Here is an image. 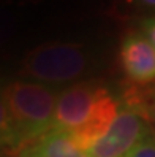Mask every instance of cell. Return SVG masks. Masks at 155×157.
Segmentation results:
<instances>
[{"label": "cell", "mask_w": 155, "mask_h": 157, "mask_svg": "<svg viewBox=\"0 0 155 157\" xmlns=\"http://www.w3.org/2000/svg\"><path fill=\"white\" fill-rule=\"evenodd\" d=\"M131 157H155V136L149 138L146 143H142L131 154Z\"/></svg>", "instance_id": "cell-11"}, {"label": "cell", "mask_w": 155, "mask_h": 157, "mask_svg": "<svg viewBox=\"0 0 155 157\" xmlns=\"http://www.w3.org/2000/svg\"><path fill=\"white\" fill-rule=\"evenodd\" d=\"M0 157H6V155H5V152H0Z\"/></svg>", "instance_id": "cell-13"}, {"label": "cell", "mask_w": 155, "mask_h": 157, "mask_svg": "<svg viewBox=\"0 0 155 157\" xmlns=\"http://www.w3.org/2000/svg\"><path fill=\"white\" fill-rule=\"evenodd\" d=\"M119 59L125 76L133 84L149 86L155 82V48L138 29L122 36Z\"/></svg>", "instance_id": "cell-5"}, {"label": "cell", "mask_w": 155, "mask_h": 157, "mask_svg": "<svg viewBox=\"0 0 155 157\" xmlns=\"http://www.w3.org/2000/svg\"><path fill=\"white\" fill-rule=\"evenodd\" d=\"M155 136L150 124L128 105L114 121L113 127L100 140L87 147L90 157H131L138 147Z\"/></svg>", "instance_id": "cell-3"}, {"label": "cell", "mask_w": 155, "mask_h": 157, "mask_svg": "<svg viewBox=\"0 0 155 157\" xmlns=\"http://www.w3.org/2000/svg\"><path fill=\"white\" fill-rule=\"evenodd\" d=\"M138 30L146 35L152 46L155 48V16H146L138 21Z\"/></svg>", "instance_id": "cell-10"}, {"label": "cell", "mask_w": 155, "mask_h": 157, "mask_svg": "<svg viewBox=\"0 0 155 157\" xmlns=\"http://www.w3.org/2000/svg\"><path fill=\"white\" fill-rule=\"evenodd\" d=\"M124 105L125 100L122 90H117L111 86L106 90V94L100 98L94 111L87 117V121L70 135L81 147L87 149L90 144L97 143L100 138H103L108 133L119 113L122 111Z\"/></svg>", "instance_id": "cell-6"}, {"label": "cell", "mask_w": 155, "mask_h": 157, "mask_svg": "<svg viewBox=\"0 0 155 157\" xmlns=\"http://www.w3.org/2000/svg\"><path fill=\"white\" fill-rule=\"evenodd\" d=\"M109 87V84L94 78L62 87L54 114V130L65 133L78 130L87 121V117Z\"/></svg>", "instance_id": "cell-4"}, {"label": "cell", "mask_w": 155, "mask_h": 157, "mask_svg": "<svg viewBox=\"0 0 155 157\" xmlns=\"http://www.w3.org/2000/svg\"><path fill=\"white\" fill-rule=\"evenodd\" d=\"M125 2L135 8H138L139 11H146L155 16V0H125Z\"/></svg>", "instance_id": "cell-12"}, {"label": "cell", "mask_w": 155, "mask_h": 157, "mask_svg": "<svg viewBox=\"0 0 155 157\" xmlns=\"http://www.w3.org/2000/svg\"><path fill=\"white\" fill-rule=\"evenodd\" d=\"M17 157H90L70 133L51 130L41 138L29 143L17 152Z\"/></svg>", "instance_id": "cell-7"}, {"label": "cell", "mask_w": 155, "mask_h": 157, "mask_svg": "<svg viewBox=\"0 0 155 157\" xmlns=\"http://www.w3.org/2000/svg\"><path fill=\"white\" fill-rule=\"evenodd\" d=\"M125 103L147 121L155 133V82L149 86H130L122 90Z\"/></svg>", "instance_id": "cell-8"}, {"label": "cell", "mask_w": 155, "mask_h": 157, "mask_svg": "<svg viewBox=\"0 0 155 157\" xmlns=\"http://www.w3.org/2000/svg\"><path fill=\"white\" fill-rule=\"evenodd\" d=\"M0 92L24 146L54 130V114L60 89L16 78L0 84Z\"/></svg>", "instance_id": "cell-2"}, {"label": "cell", "mask_w": 155, "mask_h": 157, "mask_svg": "<svg viewBox=\"0 0 155 157\" xmlns=\"http://www.w3.org/2000/svg\"><path fill=\"white\" fill-rule=\"evenodd\" d=\"M97 68L94 48L81 41H46L32 48L19 62V76L62 89L90 79Z\"/></svg>", "instance_id": "cell-1"}, {"label": "cell", "mask_w": 155, "mask_h": 157, "mask_svg": "<svg viewBox=\"0 0 155 157\" xmlns=\"http://www.w3.org/2000/svg\"><path fill=\"white\" fill-rule=\"evenodd\" d=\"M24 147L22 138L13 122L6 101L0 92V152H19Z\"/></svg>", "instance_id": "cell-9"}]
</instances>
